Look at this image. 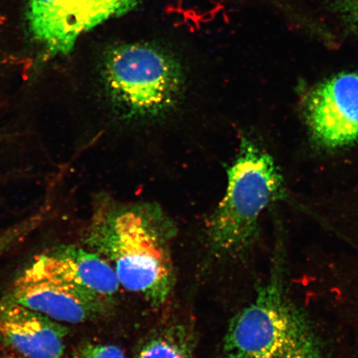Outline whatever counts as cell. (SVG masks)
Segmentation results:
<instances>
[{"label": "cell", "instance_id": "cell-9", "mask_svg": "<svg viewBox=\"0 0 358 358\" xmlns=\"http://www.w3.org/2000/svg\"><path fill=\"white\" fill-rule=\"evenodd\" d=\"M67 327L6 296L0 301V342L24 358H62Z\"/></svg>", "mask_w": 358, "mask_h": 358}, {"label": "cell", "instance_id": "cell-10", "mask_svg": "<svg viewBox=\"0 0 358 358\" xmlns=\"http://www.w3.org/2000/svg\"><path fill=\"white\" fill-rule=\"evenodd\" d=\"M192 339L185 327L173 326L145 340L134 358H192Z\"/></svg>", "mask_w": 358, "mask_h": 358}, {"label": "cell", "instance_id": "cell-8", "mask_svg": "<svg viewBox=\"0 0 358 358\" xmlns=\"http://www.w3.org/2000/svg\"><path fill=\"white\" fill-rule=\"evenodd\" d=\"M17 303L62 324H82L110 306L73 286L22 271L7 295Z\"/></svg>", "mask_w": 358, "mask_h": 358}, {"label": "cell", "instance_id": "cell-5", "mask_svg": "<svg viewBox=\"0 0 358 358\" xmlns=\"http://www.w3.org/2000/svg\"><path fill=\"white\" fill-rule=\"evenodd\" d=\"M131 0H27L31 34L49 57L73 50L82 35L129 10Z\"/></svg>", "mask_w": 358, "mask_h": 358}, {"label": "cell", "instance_id": "cell-1", "mask_svg": "<svg viewBox=\"0 0 358 358\" xmlns=\"http://www.w3.org/2000/svg\"><path fill=\"white\" fill-rule=\"evenodd\" d=\"M176 234V223L159 204L100 195L85 243L110 263L125 289L159 307L176 285L171 245Z\"/></svg>", "mask_w": 358, "mask_h": 358}, {"label": "cell", "instance_id": "cell-7", "mask_svg": "<svg viewBox=\"0 0 358 358\" xmlns=\"http://www.w3.org/2000/svg\"><path fill=\"white\" fill-rule=\"evenodd\" d=\"M24 271L73 286L110 306L120 282L101 255L74 245H60L36 257Z\"/></svg>", "mask_w": 358, "mask_h": 358}, {"label": "cell", "instance_id": "cell-6", "mask_svg": "<svg viewBox=\"0 0 358 358\" xmlns=\"http://www.w3.org/2000/svg\"><path fill=\"white\" fill-rule=\"evenodd\" d=\"M312 136L329 149L358 141V73L334 76L313 87L304 101Z\"/></svg>", "mask_w": 358, "mask_h": 358}, {"label": "cell", "instance_id": "cell-13", "mask_svg": "<svg viewBox=\"0 0 358 358\" xmlns=\"http://www.w3.org/2000/svg\"><path fill=\"white\" fill-rule=\"evenodd\" d=\"M332 3L343 24L358 38V0H332Z\"/></svg>", "mask_w": 358, "mask_h": 358}, {"label": "cell", "instance_id": "cell-11", "mask_svg": "<svg viewBox=\"0 0 358 358\" xmlns=\"http://www.w3.org/2000/svg\"><path fill=\"white\" fill-rule=\"evenodd\" d=\"M273 358H322L319 347L310 331L307 330L301 337Z\"/></svg>", "mask_w": 358, "mask_h": 358}, {"label": "cell", "instance_id": "cell-12", "mask_svg": "<svg viewBox=\"0 0 358 358\" xmlns=\"http://www.w3.org/2000/svg\"><path fill=\"white\" fill-rule=\"evenodd\" d=\"M70 358H127L124 352L112 344L85 343L71 353Z\"/></svg>", "mask_w": 358, "mask_h": 358}, {"label": "cell", "instance_id": "cell-4", "mask_svg": "<svg viewBox=\"0 0 358 358\" xmlns=\"http://www.w3.org/2000/svg\"><path fill=\"white\" fill-rule=\"evenodd\" d=\"M280 250L271 278L255 301L234 317L224 338L222 358H273L308 330L285 297Z\"/></svg>", "mask_w": 358, "mask_h": 358}, {"label": "cell", "instance_id": "cell-2", "mask_svg": "<svg viewBox=\"0 0 358 358\" xmlns=\"http://www.w3.org/2000/svg\"><path fill=\"white\" fill-rule=\"evenodd\" d=\"M103 92L116 117L153 122L176 108L185 90L180 61L155 44L127 43L107 50L101 67Z\"/></svg>", "mask_w": 358, "mask_h": 358}, {"label": "cell", "instance_id": "cell-3", "mask_svg": "<svg viewBox=\"0 0 358 358\" xmlns=\"http://www.w3.org/2000/svg\"><path fill=\"white\" fill-rule=\"evenodd\" d=\"M225 196L207 223L210 252L217 257L244 252L259 234V220L275 201L285 198L283 176L275 160L248 137L227 169Z\"/></svg>", "mask_w": 358, "mask_h": 358}, {"label": "cell", "instance_id": "cell-14", "mask_svg": "<svg viewBox=\"0 0 358 358\" xmlns=\"http://www.w3.org/2000/svg\"><path fill=\"white\" fill-rule=\"evenodd\" d=\"M24 228L20 225H15L0 232V256L8 252L13 246L25 239Z\"/></svg>", "mask_w": 358, "mask_h": 358}]
</instances>
